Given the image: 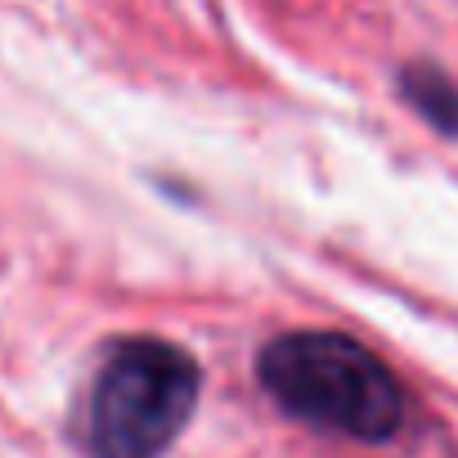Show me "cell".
<instances>
[{
	"instance_id": "cell-3",
	"label": "cell",
	"mask_w": 458,
	"mask_h": 458,
	"mask_svg": "<svg viewBox=\"0 0 458 458\" xmlns=\"http://www.w3.org/2000/svg\"><path fill=\"white\" fill-rule=\"evenodd\" d=\"M400 90H404V99H409L436 131L458 135V86H454L440 68H431V64H409V68L400 72Z\"/></svg>"
},
{
	"instance_id": "cell-1",
	"label": "cell",
	"mask_w": 458,
	"mask_h": 458,
	"mask_svg": "<svg viewBox=\"0 0 458 458\" xmlns=\"http://www.w3.org/2000/svg\"><path fill=\"white\" fill-rule=\"evenodd\" d=\"M261 382L275 404L319 431L391 440L404 427V386L346 333H284L261 351Z\"/></svg>"
},
{
	"instance_id": "cell-2",
	"label": "cell",
	"mask_w": 458,
	"mask_h": 458,
	"mask_svg": "<svg viewBox=\"0 0 458 458\" xmlns=\"http://www.w3.org/2000/svg\"><path fill=\"white\" fill-rule=\"evenodd\" d=\"M202 373L189 351L162 337H131L104 355L90 386L95 458H157L198 404Z\"/></svg>"
}]
</instances>
